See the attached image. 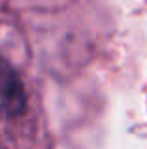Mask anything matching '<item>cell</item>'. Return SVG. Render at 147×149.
<instances>
[{"mask_svg": "<svg viewBox=\"0 0 147 149\" xmlns=\"http://www.w3.org/2000/svg\"><path fill=\"white\" fill-rule=\"evenodd\" d=\"M26 109V93L13 66L0 57V119L23 115Z\"/></svg>", "mask_w": 147, "mask_h": 149, "instance_id": "cell-1", "label": "cell"}]
</instances>
